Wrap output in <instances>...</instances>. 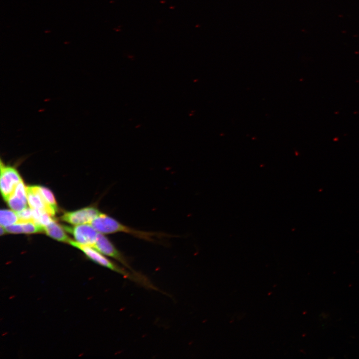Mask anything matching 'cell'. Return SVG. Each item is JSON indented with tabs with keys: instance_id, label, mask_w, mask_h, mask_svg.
Wrapping results in <instances>:
<instances>
[{
	"instance_id": "obj_1",
	"label": "cell",
	"mask_w": 359,
	"mask_h": 359,
	"mask_svg": "<svg viewBox=\"0 0 359 359\" xmlns=\"http://www.w3.org/2000/svg\"><path fill=\"white\" fill-rule=\"evenodd\" d=\"M69 244L80 250L89 259L93 262L113 271L121 274L125 278L136 280V278L134 277L132 274L120 267L118 265L108 259L103 254L94 248L89 246L78 243L76 241L72 240H70Z\"/></svg>"
},
{
	"instance_id": "obj_2",
	"label": "cell",
	"mask_w": 359,
	"mask_h": 359,
	"mask_svg": "<svg viewBox=\"0 0 359 359\" xmlns=\"http://www.w3.org/2000/svg\"><path fill=\"white\" fill-rule=\"evenodd\" d=\"M23 181L16 168L5 166L0 161V191L3 198L7 201L14 192L17 185Z\"/></svg>"
},
{
	"instance_id": "obj_3",
	"label": "cell",
	"mask_w": 359,
	"mask_h": 359,
	"mask_svg": "<svg viewBox=\"0 0 359 359\" xmlns=\"http://www.w3.org/2000/svg\"><path fill=\"white\" fill-rule=\"evenodd\" d=\"M63 227L66 232L73 236L75 241L91 247L95 244L99 233L90 224L77 225L73 227L63 225Z\"/></svg>"
},
{
	"instance_id": "obj_4",
	"label": "cell",
	"mask_w": 359,
	"mask_h": 359,
	"mask_svg": "<svg viewBox=\"0 0 359 359\" xmlns=\"http://www.w3.org/2000/svg\"><path fill=\"white\" fill-rule=\"evenodd\" d=\"M101 253L112 258L132 271L126 259L103 234L98 233L96 241L92 246Z\"/></svg>"
},
{
	"instance_id": "obj_5",
	"label": "cell",
	"mask_w": 359,
	"mask_h": 359,
	"mask_svg": "<svg viewBox=\"0 0 359 359\" xmlns=\"http://www.w3.org/2000/svg\"><path fill=\"white\" fill-rule=\"evenodd\" d=\"M100 212L95 207H87L76 211L66 212L60 218L62 221L74 225L90 224Z\"/></svg>"
},
{
	"instance_id": "obj_6",
	"label": "cell",
	"mask_w": 359,
	"mask_h": 359,
	"mask_svg": "<svg viewBox=\"0 0 359 359\" xmlns=\"http://www.w3.org/2000/svg\"><path fill=\"white\" fill-rule=\"evenodd\" d=\"M7 202L11 210L16 212L21 211L27 208L28 202L26 186L23 181L17 185Z\"/></svg>"
},
{
	"instance_id": "obj_7",
	"label": "cell",
	"mask_w": 359,
	"mask_h": 359,
	"mask_svg": "<svg viewBox=\"0 0 359 359\" xmlns=\"http://www.w3.org/2000/svg\"><path fill=\"white\" fill-rule=\"evenodd\" d=\"M26 190L28 204L30 208L45 211L51 216L55 215L42 198L39 190V186H26Z\"/></svg>"
},
{
	"instance_id": "obj_8",
	"label": "cell",
	"mask_w": 359,
	"mask_h": 359,
	"mask_svg": "<svg viewBox=\"0 0 359 359\" xmlns=\"http://www.w3.org/2000/svg\"><path fill=\"white\" fill-rule=\"evenodd\" d=\"M61 226L55 220L44 227V232L49 237L60 242L69 243L71 240Z\"/></svg>"
},
{
	"instance_id": "obj_9",
	"label": "cell",
	"mask_w": 359,
	"mask_h": 359,
	"mask_svg": "<svg viewBox=\"0 0 359 359\" xmlns=\"http://www.w3.org/2000/svg\"><path fill=\"white\" fill-rule=\"evenodd\" d=\"M18 221V217L16 212L9 209H1L0 210V225L7 227L17 223Z\"/></svg>"
},
{
	"instance_id": "obj_10",
	"label": "cell",
	"mask_w": 359,
	"mask_h": 359,
	"mask_svg": "<svg viewBox=\"0 0 359 359\" xmlns=\"http://www.w3.org/2000/svg\"><path fill=\"white\" fill-rule=\"evenodd\" d=\"M40 193L46 204L56 213L57 211V202L52 192L48 188L39 186Z\"/></svg>"
},
{
	"instance_id": "obj_11",
	"label": "cell",
	"mask_w": 359,
	"mask_h": 359,
	"mask_svg": "<svg viewBox=\"0 0 359 359\" xmlns=\"http://www.w3.org/2000/svg\"><path fill=\"white\" fill-rule=\"evenodd\" d=\"M17 214L19 219L18 222L34 221L32 209L30 208L27 207L17 212Z\"/></svg>"
},
{
	"instance_id": "obj_12",
	"label": "cell",
	"mask_w": 359,
	"mask_h": 359,
	"mask_svg": "<svg viewBox=\"0 0 359 359\" xmlns=\"http://www.w3.org/2000/svg\"><path fill=\"white\" fill-rule=\"evenodd\" d=\"M0 235H3L7 233L5 228L1 225H0Z\"/></svg>"
}]
</instances>
